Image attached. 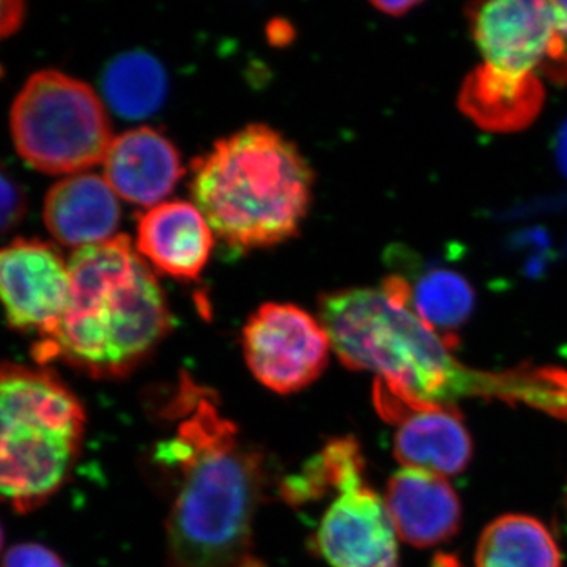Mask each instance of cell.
Returning <instances> with one entry per match:
<instances>
[{
	"label": "cell",
	"instance_id": "6da1fadb",
	"mask_svg": "<svg viewBox=\"0 0 567 567\" xmlns=\"http://www.w3.org/2000/svg\"><path fill=\"white\" fill-rule=\"evenodd\" d=\"M169 409L177 425L153 453L174 486L167 566L265 567L254 546L268 473L262 451L246 442L215 395L188 377Z\"/></svg>",
	"mask_w": 567,
	"mask_h": 567
},
{
	"label": "cell",
	"instance_id": "7a4b0ae2",
	"mask_svg": "<svg viewBox=\"0 0 567 567\" xmlns=\"http://www.w3.org/2000/svg\"><path fill=\"white\" fill-rule=\"evenodd\" d=\"M319 306L320 322L339 360L353 371L375 374L380 415L487 398L488 372L456 360L453 346L413 311L404 279L393 276L380 287L327 293Z\"/></svg>",
	"mask_w": 567,
	"mask_h": 567
},
{
	"label": "cell",
	"instance_id": "3957f363",
	"mask_svg": "<svg viewBox=\"0 0 567 567\" xmlns=\"http://www.w3.org/2000/svg\"><path fill=\"white\" fill-rule=\"evenodd\" d=\"M69 271L65 315L33 358L40 365L63 361L93 379L128 375L173 328L162 286L126 235L76 249Z\"/></svg>",
	"mask_w": 567,
	"mask_h": 567
},
{
	"label": "cell",
	"instance_id": "277c9868",
	"mask_svg": "<svg viewBox=\"0 0 567 567\" xmlns=\"http://www.w3.org/2000/svg\"><path fill=\"white\" fill-rule=\"evenodd\" d=\"M315 174L293 142L249 125L194 162L192 193L219 240L268 248L295 237L308 215Z\"/></svg>",
	"mask_w": 567,
	"mask_h": 567
},
{
	"label": "cell",
	"instance_id": "5b68a950",
	"mask_svg": "<svg viewBox=\"0 0 567 567\" xmlns=\"http://www.w3.org/2000/svg\"><path fill=\"white\" fill-rule=\"evenodd\" d=\"M84 429V406L54 372L0 364V502L28 514L58 494Z\"/></svg>",
	"mask_w": 567,
	"mask_h": 567
},
{
	"label": "cell",
	"instance_id": "8992f818",
	"mask_svg": "<svg viewBox=\"0 0 567 567\" xmlns=\"http://www.w3.org/2000/svg\"><path fill=\"white\" fill-rule=\"evenodd\" d=\"M14 147L44 174L82 173L104 163L111 123L91 85L43 70L32 74L11 107Z\"/></svg>",
	"mask_w": 567,
	"mask_h": 567
},
{
	"label": "cell",
	"instance_id": "52a82bcc",
	"mask_svg": "<svg viewBox=\"0 0 567 567\" xmlns=\"http://www.w3.org/2000/svg\"><path fill=\"white\" fill-rule=\"evenodd\" d=\"M330 350L322 322L295 305H262L245 324L246 363L278 394L297 393L316 382L327 369Z\"/></svg>",
	"mask_w": 567,
	"mask_h": 567
},
{
	"label": "cell",
	"instance_id": "ba28073f",
	"mask_svg": "<svg viewBox=\"0 0 567 567\" xmlns=\"http://www.w3.org/2000/svg\"><path fill=\"white\" fill-rule=\"evenodd\" d=\"M364 468L353 470L336 488L338 496L317 528V554L331 567H399L398 533Z\"/></svg>",
	"mask_w": 567,
	"mask_h": 567
},
{
	"label": "cell",
	"instance_id": "9c48e42d",
	"mask_svg": "<svg viewBox=\"0 0 567 567\" xmlns=\"http://www.w3.org/2000/svg\"><path fill=\"white\" fill-rule=\"evenodd\" d=\"M69 264L51 244L13 241L0 248V303L10 327L47 338L69 306Z\"/></svg>",
	"mask_w": 567,
	"mask_h": 567
},
{
	"label": "cell",
	"instance_id": "30bf717a",
	"mask_svg": "<svg viewBox=\"0 0 567 567\" xmlns=\"http://www.w3.org/2000/svg\"><path fill=\"white\" fill-rule=\"evenodd\" d=\"M473 37L484 69L514 81L535 80L557 41L550 2L496 0L472 13Z\"/></svg>",
	"mask_w": 567,
	"mask_h": 567
},
{
	"label": "cell",
	"instance_id": "8fae6325",
	"mask_svg": "<svg viewBox=\"0 0 567 567\" xmlns=\"http://www.w3.org/2000/svg\"><path fill=\"white\" fill-rule=\"evenodd\" d=\"M185 174L181 153L156 130L142 126L114 137L104 178L118 197L142 207H156Z\"/></svg>",
	"mask_w": 567,
	"mask_h": 567
},
{
	"label": "cell",
	"instance_id": "7c38bea8",
	"mask_svg": "<svg viewBox=\"0 0 567 567\" xmlns=\"http://www.w3.org/2000/svg\"><path fill=\"white\" fill-rule=\"evenodd\" d=\"M385 505L395 533L410 546L434 547L461 528V499L446 477L402 468L388 483Z\"/></svg>",
	"mask_w": 567,
	"mask_h": 567
},
{
	"label": "cell",
	"instance_id": "4fadbf2b",
	"mask_svg": "<svg viewBox=\"0 0 567 567\" xmlns=\"http://www.w3.org/2000/svg\"><path fill=\"white\" fill-rule=\"evenodd\" d=\"M213 244V230L203 212L185 200L156 205L137 224L142 259L173 278H199L210 259Z\"/></svg>",
	"mask_w": 567,
	"mask_h": 567
},
{
	"label": "cell",
	"instance_id": "5bb4252c",
	"mask_svg": "<svg viewBox=\"0 0 567 567\" xmlns=\"http://www.w3.org/2000/svg\"><path fill=\"white\" fill-rule=\"evenodd\" d=\"M398 424L394 456L404 468L442 476L464 472L473 454L472 436L454 405H420L391 417Z\"/></svg>",
	"mask_w": 567,
	"mask_h": 567
},
{
	"label": "cell",
	"instance_id": "9a60e30c",
	"mask_svg": "<svg viewBox=\"0 0 567 567\" xmlns=\"http://www.w3.org/2000/svg\"><path fill=\"white\" fill-rule=\"evenodd\" d=\"M44 223L63 245L80 249L104 244L114 238L121 223L118 196L100 175H71L48 193Z\"/></svg>",
	"mask_w": 567,
	"mask_h": 567
},
{
	"label": "cell",
	"instance_id": "2e32d148",
	"mask_svg": "<svg viewBox=\"0 0 567 567\" xmlns=\"http://www.w3.org/2000/svg\"><path fill=\"white\" fill-rule=\"evenodd\" d=\"M476 567H561V555L554 536L536 518L503 516L481 535Z\"/></svg>",
	"mask_w": 567,
	"mask_h": 567
},
{
	"label": "cell",
	"instance_id": "e0dca14e",
	"mask_svg": "<svg viewBox=\"0 0 567 567\" xmlns=\"http://www.w3.org/2000/svg\"><path fill=\"white\" fill-rule=\"evenodd\" d=\"M166 92V71L147 52H125L104 70V99L115 114L128 121L155 114L163 106Z\"/></svg>",
	"mask_w": 567,
	"mask_h": 567
},
{
	"label": "cell",
	"instance_id": "ac0fdd59",
	"mask_svg": "<svg viewBox=\"0 0 567 567\" xmlns=\"http://www.w3.org/2000/svg\"><path fill=\"white\" fill-rule=\"evenodd\" d=\"M540 87L535 80L514 81L477 70L470 78L464 103L470 115L491 128L517 126L529 121L540 104Z\"/></svg>",
	"mask_w": 567,
	"mask_h": 567
},
{
	"label": "cell",
	"instance_id": "d6986e66",
	"mask_svg": "<svg viewBox=\"0 0 567 567\" xmlns=\"http://www.w3.org/2000/svg\"><path fill=\"white\" fill-rule=\"evenodd\" d=\"M410 305L425 324L454 347V331L472 315L475 293L464 276L431 270L410 286Z\"/></svg>",
	"mask_w": 567,
	"mask_h": 567
},
{
	"label": "cell",
	"instance_id": "ffe728a7",
	"mask_svg": "<svg viewBox=\"0 0 567 567\" xmlns=\"http://www.w3.org/2000/svg\"><path fill=\"white\" fill-rule=\"evenodd\" d=\"M364 465L363 453L352 436L331 440L297 475L281 484V495L289 505H308L327 492L336 491L357 466Z\"/></svg>",
	"mask_w": 567,
	"mask_h": 567
},
{
	"label": "cell",
	"instance_id": "44dd1931",
	"mask_svg": "<svg viewBox=\"0 0 567 567\" xmlns=\"http://www.w3.org/2000/svg\"><path fill=\"white\" fill-rule=\"evenodd\" d=\"M28 208L25 194L20 183L0 166V237L22 221Z\"/></svg>",
	"mask_w": 567,
	"mask_h": 567
},
{
	"label": "cell",
	"instance_id": "7402d4cb",
	"mask_svg": "<svg viewBox=\"0 0 567 567\" xmlns=\"http://www.w3.org/2000/svg\"><path fill=\"white\" fill-rule=\"evenodd\" d=\"M2 567H65L61 557L41 544H18L7 551Z\"/></svg>",
	"mask_w": 567,
	"mask_h": 567
},
{
	"label": "cell",
	"instance_id": "603a6c76",
	"mask_svg": "<svg viewBox=\"0 0 567 567\" xmlns=\"http://www.w3.org/2000/svg\"><path fill=\"white\" fill-rule=\"evenodd\" d=\"M25 17V6L18 0H0V40L20 29Z\"/></svg>",
	"mask_w": 567,
	"mask_h": 567
},
{
	"label": "cell",
	"instance_id": "cb8c5ba5",
	"mask_svg": "<svg viewBox=\"0 0 567 567\" xmlns=\"http://www.w3.org/2000/svg\"><path fill=\"white\" fill-rule=\"evenodd\" d=\"M372 6L382 13L390 14V17H404L410 10L416 9L420 2H415V0H402V2L386 0V2H372Z\"/></svg>",
	"mask_w": 567,
	"mask_h": 567
},
{
	"label": "cell",
	"instance_id": "d4e9b609",
	"mask_svg": "<svg viewBox=\"0 0 567 567\" xmlns=\"http://www.w3.org/2000/svg\"><path fill=\"white\" fill-rule=\"evenodd\" d=\"M555 153H557L559 169L567 177V121L559 128L557 141H555Z\"/></svg>",
	"mask_w": 567,
	"mask_h": 567
},
{
	"label": "cell",
	"instance_id": "484cf974",
	"mask_svg": "<svg viewBox=\"0 0 567 567\" xmlns=\"http://www.w3.org/2000/svg\"><path fill=\"white\" fill-rule=\"evenodd\" d=\"M2 546H3V529H2V525H0V551H2Z\"/></svg>",
	"mask_w": 567,
	"mask_h": 567
},
{
	"label": "cell",
	"instance_id": "4316f807",
	"mask_svg": "<svg viewBox=\"0 0 567 567\" xmlns=\"http://www.w3.org/2000/svg\"><path fill=\"white\" fill-rule=\"evenodd\" d=\"M566 506H567V494H566Z\"/></svg>",
	"mask_w": 567,
	"mask_h": 567
}]
</instances>
